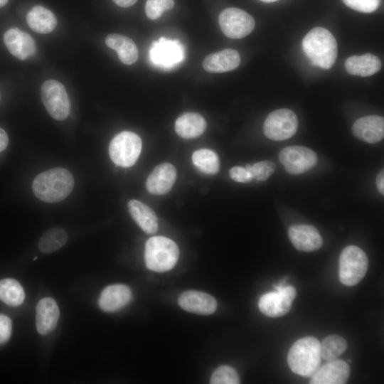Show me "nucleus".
<instances>
[{"instance_id":"nucleus-1","label":"nucleus","mask_w":384,"mask_h":384,"mask_svg":"<svg viewBox=\"0 0 384 384\" xmlns=\"http://www.w3.org/2000/svg\"><path fill=\"white\" fill-rule=\"evenodd\" d=\"M74 186V178L64 168H54L37 175L32 183L35 196L46 203H58L67 198Z\"/></svg>"},{"instance_id":"nucleus-2","label":"nucleus","mask_w":384,"mask_h":384,"mask_svg":"<svg viewBox=\"0 0 384 384\" xmlns=\"http://www.w3.org/2000/svg\"><path fill=\"white\" fill-rule=\"evenodd\" d=\"M302 49L311 63L323 69H330L337 57V43L333 34L322 27L312 28L304 36Z\"/></svg>"},{"instance_id":"nucleus-3","label":"nucleus","mask_w":384,"mask_h":384,"mask_svg":"<svg viewBox=\"0 0 384 384\" xmlns=\"http://www.w3.org/2000/svg\"><path fill=\"white\" fill-rule=\"evenodd\" d=\"M320 342L313 336H306L295 341L287 355L291 370L301 376H311L321 363Z\"/></svg>"},{"instance_id":"nucleus-4","label":"nucleus","mask_w":384,"mask_h":384,"mask_svg":"<svg viewBox=\"0 0 384 384\" xmlns=\"http://www.w3.org/2000/svg\"><path fill=\"white\" fill-rule=\"evenodd\" d=\"M178 257V245L166 237L154 236L145 244V264L151 271L164 272L171 270L176 264Z\"/></svg>"},{"instance_id":"nucleus-5","label":"nucleus","mask_w":384,"mask_h":384,"mask_svg":"<svg viewBox=\"0 0 384 384\" xmlns=\"http://www.w3.org/2000/svg\"><path fill=\"white\" fill-rule=\"evenodd\" d=\"M368 267V259L364 251L356 245H348L339 257L338 276L346 286H354L361 281Z\"/></svg>"},{"instance_id":"nucleus-6","label":"nucleus","mask_w":384,"mask_h":384,"mask_svg":"<svg viewBox=\"0 0 384 384\" xmlns=\"http://www.w3.org/2000/svg\"><path fill=\"white\" fill-rule=\"evenodd\" d=\"M142 145V139L137 134L123 131L114 136L110 143V159L118 166H132L140 155Z\"/></svg>"},{"instance_id":"nucleus-7","label":"nucleus","mask_w":384,"mask_h":384,"mask_svg":"<svg viewBox=\"0 0 384 384\" xmlns=\"http://www.w3.org/2000/svg\"><path fill=\"white\" fill-rule=\"evenodd\" d=\"M274 288L275 291L263 294L258 302L260 311L264 315L273 318L286 314L297 294L295 288L287 285L285 280L274 285Z\"/></svg>"},{"instance_id":"nucleus-8","label":"nucleus","mask_w":384,"mask_h":384,"mask_svg":"<svg viewBox=\"0 0 384 384\" xmlns=\"http://www.w3.org/2000/svg\"><path fill=\"white\" fill-rule=\"evenodd\" d=\"M42 101L50 115L64 120L70 114V102L63 85L55 80L45 81L41 90Z\"/></svg>"},{"instance_id":"nucleus-9","label":"nucleus","mask_w":384,"mask_h":384,"mask_svg":"<svg viewBox=\"0 0 384 384\" xmlns=\"http://www.w3.org/2000/svg\"><path fill=\"white\" fill-rule=\"evenodd\" d=\"M298 119L289 109H279L270 112L265 120L263 132L270 139L283 141L292 137L297 132Z\"/></svg>"},{"instance_id":"nucleus-10","label":"nucleus","mask_w":384,"mask_h":384,"mask_svg":"<svg viewBox=\"0 0 384 384\" xmlns=\"http://www.w3.org/2000/svg\"><path fill=\"white\" fill-rule=\"evenodd\" d=\"M218 21L223 33L227 37L234 39L249 35L255 26L253 17L238 8L224 9L220 14Z\"/></svg>"},{"instance_id":"nucleus-11","label":"nucleus","mask_w":384,"mask_h":384,"mask_svg":"<svg viewBox=\"0 0 384 384\" xmlns=\"http://www.w3.org/2000/svg\"><path fill=\"white\" fill-rule=\"evenodd\" d=\"M279 160L288 173L300 174L314 167L318 158L316 153L307 147L289 146L281 150Z\"/></svg>"},{"instance_id":"nucleus-12","label":"nucleus","mask_w":384,"mask_h":384,"mask_svg":"<svg viewBox=\"0 0 384 384\" xmlns=\"http://www.w3.org/2000/svg\"><path fill=\"white\" fill-rule=\"evenodd\" d=\"M149 57L154 65L170 68L183 60L184 50L178 41L161 38L151 44Z\"/></svg>"},{"instance_id":"nucleus-13","label":"nucleus","mask_w":384,"mask_h":384,"mask_svg":"<svg viewBox=\"0 0 384 384\" xmlns=\"http://www.w3.org/2000/svg\"><path fill=\"white\" fill-rule=\"evenodd\" d=\"M4 41L11 54L21 60L33 56L36 52L33 38L18 28L7 30L4 35Z\"/></svg>"},{"instance_id":"nucleus-14","label":"nucleus","mask_w":384,"mask_h":384,"mask_svg":"<svg viewBox=\"0 0 384 384\" xmlns=\"http://www.w3.org/2000/svg\"><path fill=\"white\" fill-rule=\"evenodd\" d=\"M288 235L292 245L299 251H315L323 244L322 238L317 229L309 225H292L288 230Z\"/></svg>"},{"instance_id":"nucleus-15","label":"nucleus","mask_w":384,"mask_h":384,"mask_svg":"<svg viewBox=\"0 0 384 384\" xmlns=\"http://www.w3.org/2000/svg\"><path fill=\"white\" fill-rule=\"evenodd\" d=\"M350 375L348 363L338 359L327 361L311 375V384H343Z\"/></svg>"},{"instance_id":"nucleus-16","label":"nucleus","mask_w":384,"mask_h":384,"mask_svg":"<svg viewBox=\"0 0 384 384\" xmlns=\"http://www.w3.org/2000/svg\"><path fill=\"white\" fill-rule=\"evenodd\" d=\"M179 306L184 310L201 315H209L217 309L215 299L206 292L188 290L178 297Z\"/></svg>"},{"instance_id":"nucleus-17","label":"nucleus","mask_w":384,"mask_h":384,"mask_svg":"<svg viewBox=\"0 0 384 384\" xmlns=\"http://www.w3.org/2000/svg\"><path fill=\"white\" fill-rule=\"evenodd\" d=\"M176 180V169L169 163L156 166L146 181L147 191L154 195H164L170 191Z\"/></svg>"},{"instance_id":"nucleus-18","label":"nucleus","mask_w":384,"mask_h":384,"mask_svg":"<svg viewBox=\"0 0 384 384\" xmlns=\"http://www.w3.org/2000/svg\"><path fill=\"white\" fill-rule=\"evenodd\" d=\"M352 132L363 142L370 144L379 142L384 137V119L378 115L361 117L354 122Z\"/></svg>"},{"instance_id":"nucleus-19","label":"nucleus","mask_w":384,"mask_h":384,"mask_svg":"<svg viewBox=\"0 0 384 384\" xmlns=\"http://www.w3.org/2000/svg\"><path fill=\"white\" fill-rule=\"evenodd\" d=\"M132 297L131 289L127 286L115 284L109 285L102 290L98 304L102 310L113 312L128 304Z\"/></svg>"},{"instance_id":"nucleus-20","label":"nucleus","mask_w":384,"mask_h":384,"mask_svg":"<svg viewBox=\"0 0 384 384\" xmlns=\"http://www.w3.org/2000/svg\"><path fill=\"white\" fill-rule=\"evenodd\" d=\"M240 63L239 53L231 48L207 55L203 61L204 70L208 73H220L233 70Z\"/></svg>"},{"instance_id":"nucleus-21","label":"nucleus","mask_w":384,"mask_h":384,"mask_svg":"<svg viewBox=\"0 0 384 384\" xmlns=\"http://www.w3.org/2000/svg\"><path fill=\"white\" fill-rule=\"evenodd\" d=\"M59 316V308L53 299H41L36 306V325L38 332L45 335L52 331L57 324Z\"/></svg>"},{"instance_id":"nucleus-22","label":"nucleus","mask_w":384,"mask_h":384,"mask_svg":"<svg viewBox=\"0 0 384 384\" xmlns=\"http://www.w3.org/2000/svg\"><path fill=\"white\" fill-rule=\"evenodd\" d=\"M345 68L351 75L367 77L377 73L380 70L381 61L379 58L371 53L352 55L346 60Z\"/></svg>"},{"instance_id":"nucleus-23","label":"nucleus","mask_w":384,"mask_h":384,"mask_svg":"<svg viewBox=\"0 0 384 384\" xmlns=\"http://www.w3.org/2000/svg\"><path fill=\"white\" fill-rule=\"evenodd\" d=\"M105 43L117 51L119 59L124 64L132 65L137 60L138 48L131 38L119 33H111L106 37Z\"/></svg>"},{"instance_id":"nucleus-24","label":"nucleus","mask_w":384,"mask_h":384,"mask_svg":"<svg viewBox=\"0 0 384 384\" xmlns=\"http://www.w3.org/2000/svg\"><path fill=\"white\" fill-rule=\"evenodd\" d=\"M127 206L132 218L144 233L153 234L157 231L158 220L151 208L137 200L129 201Z\"/></svg>"},{"instance_id":"nucleus-25","label":"nucleus","mask_w":384,"mask_h":384,"mask_svg":"<svg viewBox=\"0 0 384 384\" xmlns=\"http://www.w3.org/2000/svg\"><path fill=\"white\" fill-rule=\"evenodd\" d=\"M206 122L198 113L187 112L177 118L175 122V131L184 139H193L200 137L206 130Z\"/></svg>"},{"instance_id":"nucleus-26","label":"nucleus","mask_w":384,"mask_h":384,"mask_svg":"<svg viewBox=\"0 0 384 384\" xmlns=\"http://www.w3.org/2000/svg\"><path fill=\"white\" fill-rule=\"evenodd\" d=\"M26 22L33 31L48 33L55 29L57 19L49 9L38 5L33 7L27 14Z\"/></svg>"},{"instance_id":"nucleus-27","label":"nucleus","mask_w":384,"mask_h":384,"mask_svg":"<svg viewBox=\"0 0 384 384\" xmlns=\"http://www.w3.org/2000/svg\"><path fill=\"white\" fill-rule=\"evenodd\" d=\"M25 299V293L20 283L14 279L0 280V300L11 306L21 305Z\"/></svg>"},{"instance_id":"nucleus-28","label":"nucleus","mask_w":384,"mask_h":384,"mask_svg":"<svg viewBox=\"0 0 384 384\" xmlns=\"http://www.w3.org/2000/svg\"><path fill=\"white\" fill-rule=\"evenodd\" d=\"M66 231L60 227L46 230L38 241V249L43 253H51L62 247L67 242Z\"/></svg>"},{"instance_id":"nucleus-29","label":"nucleus","mask_w":384,"mask_h":384,"mask_svg":"<svg viewBox=\"0 0 384 384\" xmlns=\"http://www.w3.org/2000/svg\"><path fill=\"white\" fill-rule=\"evenodd\" d=\"M192 161L201 171L206 174H215L220 169L218 156L208 149H201L194 151Z\"/></svg>"},{"instance_id":"nucleus-30","label":"nucleus","mask_w":384,"mask_h":384,"mask_svg":"<svg viewBox=\"0 0 384 384\" xmlns=\"http://www.w3.org/2000/svg\"><path fill=\"white\" fill-rule=\"evenodd\" d=\"M347 346L343 337L338 335L328 336L320 343L321 358L326 361L335 360L346 351Z\"/></svg>"},{"instance_id":"nucleus-31","label":"nucleus","mask_w":384,"mask_h":384,"mask_svg":"<svg viewBox=\"0 0 384 384\" xmlns=\"http://www.w3.org/2000/svg\"><path fill=\"white\" fill-rule=\"evenodd\" d=\"M245 168L250 172L253 179L265 181L274 172L276 166L272 161L265 160L252 165L247 164Z\"/></svg>"},{"instance_id":"nucleus-32","label":"nucleus","mask_w":384,"mask_h":384,"mask_svg":"<svg viewBox=\"0 0 384 384\" xmlns=\"http://www.w3.org/2000/svg\"><path fill=\"white\" fill-rule=\"evenodd\" d=\"M211 384H238L240 378L236 370L229 366L218 367L212 374Z\"/></svg>"},{"instance_id":"nucleus-33","label":"nucleus","mask_w":384,"mask_h":384,"mask_svg":"<svg viewBox=\"0 0 384 384\" xmlns=\"http://www.w3.org/2000/svg\"><path fill=\"white\" fill-rule=\"evenodd\" d=\"M174 6V0H147L145 4V12L149 18L155 20L159 18L164 11L171 9Z\"/></svg>"},{"instance_id":"nucleus-34","label":"nucleus","mask_w":384,"mask_h":384,"mask_svg":"<svg viewBox=\"0 0 384 384\" xmlns=\"http://www.w3.org/2000/svg\"><path fill=\"white\" fill-rule=\"evenodd\" d=\"M343 3L355 11L362 13H372L380 4L381 0H343Z\"/></svg>"},{"instance_id":"nucleus-35","label":"nucleus","mask_w":384,"mask_h":384,"mask_svg":"<svg viewBox=\"0 0 384 384\" xmlns=\"http://www.w3.org/2000/svg\"><path fill=\"white\" fill-rule=\"evenodd\" d=\"M11 331V320L6 315L0 314V345L4 344L9 341Z\"/></svg>"},{"instance_id":"nucleus-36","label":"nucleus","mask_w":384,"mask_h":384,"mask_svg":"<svg viewBox=\"0 0 384 384\" xmlns=\"http://www.w3.org/2000/svg\"><path fill=\"white\" fill-rule=\"evenodd\" d=\"M232 180L239 183H248L253 180L250 172L242 166H233L229 171Z\"/></svg>"},{"instance_id":"nucleus-37","label":"nucleus","mask_w":384,"mask_h":384,"mask_svg":"<svg viewBox=\"0 0 384 384\" xmlns=\"http://www.w3.org/2000/svg\"><path fill=\"white\" fill-rule=\"evenodd\" d=\"M8 144V135L2 128H0V152L4 151L7 147Z\"/></svg>"},{"instance_id":"nucleus-38","label":"nucleus","mask_w":384,"mask_h":384,"mask_svg":"<svg viewBox=\"0 0 384 384\" xmlns=\"http://www.w3.org/2000/svg\"><path fill=\"white\" fill-rule=\"evenodd\" d=\"M376 186L378 191L384 194V171L381 170L376 178Z\"/></svg>"},{"instance_id":"nucleus-39","label":"nucleus","mask_w":384,"mask_h":384,"mask_svg":"<svg viewBox=\"0 0 384 384\" xmlns=\"http://www.w3.org/2000/svg\"><path fill=\"white\" fill-rule=\"evenodd\" d=\"M117 5L127 8L134 5L137 0H112Z\"/></svg>"},{"instance_id":"nucleus-40","label":"nucleus","mask_w":384,"mask_h":384,"mask_svg":"<svg viewBox=\"0 0 384 384\" xmlns=\"http://www.w3.org/2000/svg\"><path fill=\"white\" fill-rule=\"evenodd\" d=\"M9 0H0V8L5 6Z\"/></svg>"},{"instance_id":"nucleus-41","label":"nucleus","mask_w":384,"mask_h":384,"mask_svg":"<svg viewBox=\"0 0 384 384\" xmlns=\"http://www.w3.org/2000/svg\"><path fill=\"white\" fill-rule=\"evenodd\" d=\"M263 2H266V3H271V2H274V1H276L277 0H260Z\"/></svg>"},{"instance_id":"nucleus-42","label":"nucleus","mask_w":384,"mask_h":384,"mask_svg":"<svg viewBox=\"0 0 384 384\" xmlns=\"http://www.w3.org/2000/svg\"><path fill=\"white\" fill-rule=\"evenodd\" d=\"M37 258H38V257L36 256V257H33V260H36Z\"/></svg>"},{"instance_id":"nucleus-43","label":"nucleus","mask_w":384,"mask_h":384,"mask_svg":"<svg viewBox=\"0 0 384 384\" xmlns=\"http://www.w3.org/2000/svg\"><path fill=\"white\" fill-rule=\"evenodd\" d=\"M351 359H348V363H351Z\"/></svg>"},{"instance_id":"nucleus-44","label":"nucleus","mask_w":384,"mask_h":384,"mask_svg":"<svg viewBox=\"0 0 384 384\" xmlns=\"http://www.w3.org/2000/svg\"><path fill=\"white\" fill-rule=\"evenodd\" d=\"M0 100H1V95H0Z\"/></svg>"}]
</instances>
